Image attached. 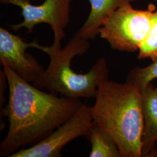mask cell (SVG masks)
<instances>
[{
  "mask_svg": "<svg viewBox=\"0 0 157 157\" xmlns=\"http://www.w3.org/2000/svg\"><path fill=\"white\" fill-rule=\"evenodd\" d=\"M9 100L2 114L9 129L0 144V156L10 157L25 147L44 139L71 118L83 103L78 98L47 93L21 78L6 63Z\"/></svg>",
  "mask_w": 157,
  "mask_h": 157,
  "instance_id": "1",
  "label": "cell"
},
{
  "mask_svg": "<svg viewBox=\"0 0 157 157\" xmlns=\"http://www.w3.org/2000/svg\"><path fill=\"white\" fill-rule=\"evenodd\" d=\"M91 107L93 122L115 139L121 157H142L144 121L141 89L136 85L102 82Z\"/></svg>",
  "mask_w": 157,
  "mask_h": 157,
  "instance_id": "2",
  "label": "cell"
},
{
  "mask_svg": "<svg viewBox=\"0 0 157 157\" xmlns=\"http://www.w3.org/2000/svg\"><path fill=\"white\" fill-rule=\"evenodd\" d=\"M89 40L75 34L63 48L61 46H44L42 51L50 56L48 66L32 84L40 89L73 98L95 97L99 86L108 80L106 59L99 58L86 73H76L71 63L77 56L90 48Z\"/></svg>",
  "mask_w": 157,
  "mask_h": 157,
  "instance_id": "3",
  "label": "cell"
},
{
  "mask_svg": "<svg viewBox=\"0 0 157 157\" xmlns=\"http://www.w3.org/2000/svg\"><path fill=\"white\" fill-rule=\"evenodd\" d=\"M155 10L152 4L146 10L135 9L131 4L123 6L107 20L99 34L113 50L128 52L139 51L148 32Z\"/></svg>",
  "mask_w": 157,
  "mask_h": 157,
  "instance_id": "4",
  "label": "cell"
},
{
  "mask_svg": "<svg viewBox=\"0 0 157 157\" xmlns=\"http://www.w3.org/2000/svg\"><path fill=\"white\" fill-rule=\"evenodd\" d=\"M1 4L17 6L22 10V22L11 25L14 31L26 29L31 33L34 28L39 24L50 25L54 32L52 45L60 46L65 36V30L70 19L71 6L72 0H45L39 6H34L30 0H0Z\"/></svg>",
  "mask_w": 157,
  "mask_h": 157,
  "instance_id": "5",
  "label": "cell"
},
{
  "mask_svg": "<svg viewBox=\"0 0 157 157\" xmlns=\"http://www.w3.org/2000/svg\"><path fill=\"white\" fill-rule=\"evenodd\" d=\"M91 107L84 104L64 124L43 140L22 148L10 157H59L62 148L75 139L87 136L93 124Z\"/></svg>",
  "mask_w": 157,
  "mask_h": 157,
  "instance_id": "6",
  "label": "cell"
},
{
  "mask_svg": "<svg viewBox=\"0 0 157 157\" xmlns=\"http://www.w3.org/2000/svg\"><path fill=\"white\" fill-rule=\"evenodd\" d=\"M29 48L42 51L43 46L36 41L26 43L19 36L0 28L1 63H5L21 78L32 83L44 69L33 56L26 53Z\"/></svg>",
  "mask_w": 157,
  "mask_h": 157,
  "instance_id": "7",
  "label": "cell"
},
{
  "mask_svg": "<svg viewBox=\"0 0 157 157\" xmlns=\"http://www.w3.org/2000/svg\"><path fill=\"white\" fill-rule=\"evenodd\" d=\"M141 91L144 121L142 157H147L157 142V88L150 83Z\"/></svg>",
  "mask_w": 157,
  "mask_h": 157,
  "instance_id": "8",
  "label": "cell"
},
{
  "mask_svg": "<svg viewBox=\"0 0 157 157\" xmlns=\"http://www.w3.org/2000/svg\"><path fill=\"white\" fill-rule=\"evenodd\" d=\"M91 6L89 15L76 34L87 40L94 39L99 30L114 12L135 0H89Z\"/></svg>",
  "mask_w": 157,
  "mask_h": 157,
  "instance_id": "9",
  "label": "cell"
},
{
  "mask_svg": "<svg viewBox=\"0 0 157 157\" xmlns=\"http://www.w3.org/2000/svg\"><path fill=\"white\" fill-rule=\"evenodd\" d=\"M91 145L90 157H121L118 145L105 129L93 122L86 136Z\"/></svg>",
  "mask_w": 157,
  "mask_h": 157,
  "instance_id": "10",
  "label": "cell"
},
{
  "mask_svg": "<svg viewBox=\"0 0 157 157\" xmlns=\"http://www.w3.org/2000/svg\"><path fill=\"white\" fill-rule=\"evenodd\" d=\"M138 51L140 59L149 58L152 62L157 60V10L152 13L150 27Z\"/></svg>",
  "mask_w": 157,
  "mask_h": 157,
  "instance_id": "11",
  "label": "cell"
},
{
  "mask_svg": "<svg viewBox=\"0 0 157 157\" xmlns=\"http://www.w3.org/2000/svg\"><path fill=\"white\" fill-rule=\"evenodd\" d=\"M157 78V60L146 67H135L129 72L126 82L136 85L141 90Z\"/></svg>",
  "mask_w": 157,
  "mask_h": 157,
  "instance_id": "12",
  "label": "cell"
},
{
  "mask_svg": "<svg viewBox=\"0 0 157 157\" xmlns=\"http://www.w3.org/2000/svg\"><path fill=\"white\" fill-rule=\"evenodd\" d=\"M147 157H157V148L154 147L151 151L148 154Z\"/></svg>",
  "mask_w": 157,
  "mask_h": 157,
  "instance_id": "13",
  "label": "cell"
},
{
  "mask_svg": "<svg viewBox=\"0 0 157 157\" xmlns=\"http://www.w3.org/2000/svg\"><path fill=\"white\" fill-rule=\"evenodd\" d=\"M154 1H157V0H154Z\"/></svg>",
  "mask_w": 157,
  "mask_h": 157,
  "instance_id": "14",
  "label": "cell"
}]
</instances>
